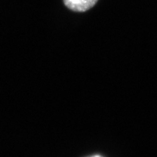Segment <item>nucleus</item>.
Masks as SVG:
<instances>
[{
	"mask_svg": "<svg viewBox=\"0 0 157 157\" xmlns=\"http://www.w3.org/2000/svg\"><path fill=\"white\" fill-rule=\"evenodd\" d=\"M98 0H63L64 5L75 12H84L92 8Z\"/></svg>",
	"mask_w": 157,
	"mask_h": 157,
	"instance_id": "obj_1",
	"label": "nucleus"
},
{
	"mask_svg": "<svg viewBox=\"0 0 157 157\" xmlns=\"http://www.w3.org/2000/svg\"><path fill=\"white\" fill-rule=\"evenodd\" d=\"M87 157H103V156L101 155H99V154H94V155H89V156H87Z\"/></svg>",
	"mask_w": 157,
	"mask_h": 157,
	"instance_id": "obj_2",
	"label": "nucleus"
}]
</instances>
